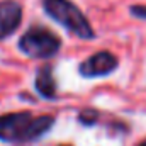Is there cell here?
Masks as SVG:
<instances>
[{
	"label": "cell",
	"mask_w": 146,
	"mask_h": 146,
	"mask_svg": "<svg viewBox=\"0 0 146 146\" xmlns=\"http://www.w3.org/2000/svg\"><path fill=\"white\" fill-rule=\"evenodd\" d=\"M54 124V117L42 114L34 115L29 110L0 115V141L27 143L44 136Z\"/></svg>",
	"instance_id": "obj_1"
},
{
	"label": "cell",
	"mask_w": 146,
	"mask_h": 146,
	"mask_svg": "<svg viewBox=\"0 0 146 146\" xmlns=\"http://www.w3.org/2000/svg\"><path fill=\"white\" fill-rule=\"evenodd\" d=\"M44 12L61 24L70 34H75L80 39H94L95 33L85 17V14L70 0H42Z\"/></svg>",
	"instance_id": "obj_2"
},
{
	"label": "cell",
	"mask_w": 146,
	"mask_h": 146,
	"mask_svg": "<svg viewBox=\"0 0 146 146\" xmlns=\"http://www.w3.org/2000/svg\"><path fill=\"white\" fill-rule=\"evenodd\" d=\"M61 48V39L46 27H31L19 39V49L29 58L48 60Z\"/></svg>",
	"instance_id": "obj_3"
},
{
	"label": "cell",
	"mask_w": 146,
	"mask_h": 146,
	"mask_svg": "<svg viewBox=\"0 0 146 146\" xmlns=\"http://www.w3.org/2000/svg\"><path fill=\"white\" fill-rule=\"evenodd\" d=\"M119 66V60L109 51H99L92 56H88L82 65L78 66V72L82 76L87 78H97V76H107Z\"/></svg>",
	"instance_id": "obj_4"
},
{
	"label": "cell",
	"mask_w": 146,
	"mask_h": 146,
	"mask_svg": "<svg viewBox=\"0 0 146 146\" xmlns=\"http://www.w3.org/2000/svg\"><path fill=\"white\" fill-rule=\"evenodd\" d=\"M22 22V5L15 0L0 2V41L12 36Z\"/></svg>",
	"instance_id": "obj_5"
},
{
	"label": "cell",
	"mask_w": 146,
	"mask_h": 146,
	"mask_svg": "<svg viewBox=\"0 0 146 146\" xmlns=\"http://www.w3.org/2000/svg\"><path fill=\"white\" fill-rule=\"evenodd\" d=\"M36 90L39 92L41 97L44 99H56V80L53 75L51 65H44L37 70L36 75Z\"/></svg>",
	"instance_id": "obj_6"
},
{
	"label": "cell",
	"mask_w": 146,
	"mask_h": 146,
	"mask_svg": "<svg viewBox=\"0 0 146 146\" xmlns=\"http://www.w3.org/2000/svg\"><path fill=\"white\" fill-rule=\"evenodd\" d=\"M78 121L83 124V126H94L97 121H99V112L94 109H87L82 110L80 115H78Z\"/></svg>",
	"instance_id": "obj_7"
},
{
	"label": "cell",
	"mask_w": 146,
	"mask_h": 146,
	"mask_svg": "<svg viewBox=\"0 0 146 146\" xmlns=\"http://www.w3.org/2000/svg\"><path fill=\"white\" fill-rule=\"evenodd\" d=\"M131 14L138 19H145L146 21V5H141V3H134L131 5Z\"/></svg>",
	"instance_id": "obj_8"
},
{
	"label": "cell",
	"mask_w": 146,
	"mask_h": 146,
	"mask_svg": "<svg viewBox=\"0 0 146 146\" xmlns=\"http://www.w3.org/2000/svg\"><path fill=\"white\" fill-rule=\"evenodd\" d=\"M139 146H146V141H143V143H141V145H139Z\"/></svg>",
	"instance_id": "obj_9"
},
{
	"label": "cell",
	"mask_w": 146,
	"mask_h": 146,
	"mask_svg": "<svg viewBox=\"0 0 146 146\" xmlns=\"http://www.w3.org/2000/svg\"><path fill=\"white\" fill-rule=\"evenodd\" d=\"M63 146H70V145H63Z\"/></svg>",
	"instance_id": "obj_10"
}]
</instances>
